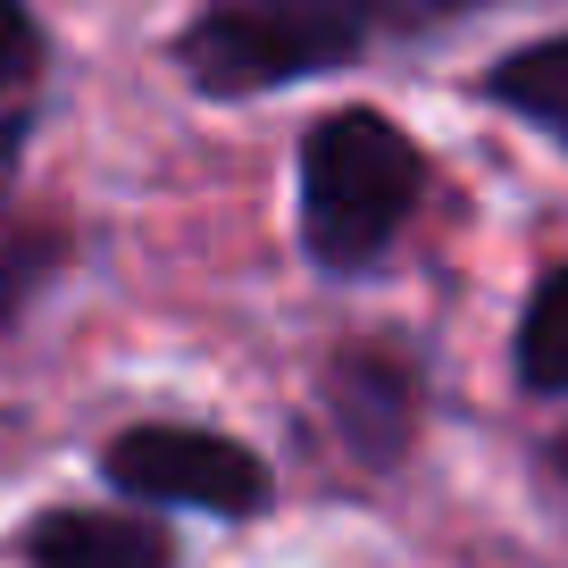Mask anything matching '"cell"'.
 <instances>
[{
    "label": "cell",
    "instance_id": "cell-1",
    "mask_svg": "<svg viewBox=\"0 0 568 568\" xmlns=\"http://www.w3.org/2000/svg\"><path fill=\"white\" fill-rule=\"evenodd\" d=\"M418 201V151L376 109H335L302 142V234L326 267H368Z\"/></svg>",
    "mask_w": 568,
    "mask_h": 568
},
{
    "label": "cell",
    "instance_id": "cell-2",
    "mask_svg": "<svg viewBox=\"0 0 568 568\" xmlns=\"http://www.w3.org/2000/svg\"><path fill=\"white\" fill-rule=\"evenodd\" d=\"M376 0H210L184 34V68L210 92H260L359 51Z\"/></svg>",
    "mask_w": 568,
    "mask_h": 568
},
{
    "label": "cell",
    "instance_id": "cell-3",
    "mask_svg": "<svg viewBox=\"0 0 568 568\" xmlns=\"http://www.w3.org/2000/svg\"><path fill=\"white\" fill-rule=\"evenodd\" d=\"M109 477L134 501H168V510H260L267 494L260 460L210 426H134L109 444Z\"/></svg>",
    "mask_w": 568,
    "mask_h": 568
},
{
    "label": "cell",
    "instance_id": "cell-4",
    "mask_svg": "<svg viewBox=\"0 0 568 568\" xmlns=\"http://www.w3.org/2000/svg\"><path fill=\"white\" fill-rule=\"evenodd\" d=\"M26 568H168V535L125 510H51L26 535Z\"/></svg>",
    "mask_w": 568,
    "mask_h": 568
},
{
    "label": "cell",
    "instance_id": "cell-5",
    "mask_svg": "<svg viewBox=\"0 0 568 568\" xmlns=\"http://www.w3.org/2000/svg\"><path fill=\"white\" fill-rule=\"evenodd\" d=\"M335 402H343L335 418L352 426L376 460L402 444V426H409V376L393 368V359H343V368H335Z\"/></svg>",
    "mask_w": 568,
    "mask_h": 568
},
{
    "label": "cell",
    "instance_id": "cell-6",
    "mask_svg": "<svg viewBox=\"0 0 568 568\" xmlns=\"http://www.w3.org/2000/svg\"><path fill=\"white\" fill-rule=\"evenodd\" d=\"M494 101L568 142V34H560V42H535V51H518V59H501Z\"/></svg>",
    "mask_w": 568,
    "mask_h": 568
},
{
    "label": "cell",
    "instance_id": "cell-7",
    "mask_svg": "<svg viewBox=\"0 0 568 568\" xmlns=\"http://www.w3.org/2000/svg\"><path fill=\"white\" fill-rule=\"evenodd\" d=\"M518 376L535 393H568V267L535 284L527 318H518Z\"/></svg>",
    "mask_w": 568,
    "mask_h": 568
},
{
    "label": "cell",
    "instance_id": "cell-8",
    "mask_svg": "<svg viewBox=\"0 0 568 568\" xmlns=\"http://www.w3.org/2000/svg\"><path fill=\"white\" fill-rule=\"evenodd\" d=\"M34 68H42V34L26 18V0H0V92L34 84Z\"/></svg>",
    "mask_w": 568,
    "mask_h": 568
},
{
    "label": "cell",
    "instance_id": "cell-9",
    "mask_svg": "<svg viewBox=\"0 0 568 568\" xmlns=\"http://www.w3.org/2000/svg\"><path fill=\"white\" fill-rule=\"evenodd\" d=\"M9 176H18V125H0V201H9Z\"/></svg>",
    "mask_w": 568,
    "mask_h": 568
},
{
    "label": "cell",
    "instance_id": "cell-10",
    "mask_svg": "<svg viewBox=\"0 0 568 568\" xmlns=\"http://www.w3.org/2000/svg\"><path fill=\"white\" fill-rule=\"evenodd\" d=\"M418 9L426 18H452V9H468V0H418Z\"/></svg>",
    "mask_w": 568,
    "mask_h": 568
}]
</instances>
